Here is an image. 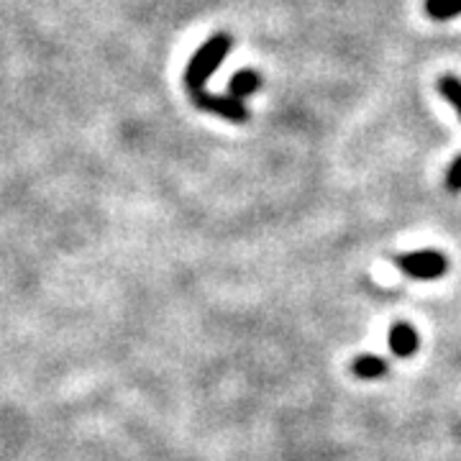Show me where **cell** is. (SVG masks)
<instances>
[{
  "label": "cell",
  "instance_id": "7a4b0ae2",
  "mask_svg": "<svg viewBox=\"0 0 461 461\" xmlns=\"http://www.w3.org/2000/svg\"><path fill=\"white\" fill-rule=\"evenodd\" d=\"M397 267L415 280H438L446 275L448 262L441 251L426 249V251H411V254L397 257Z\"/></svg>",
  "mask_w": 461,
  "mask_h": 461
},
{
  "label": "cell",
  "instance_id": "5b68a950",
  "mask_svg": "<svg viewBox=\"0 0 461 461\" xmlns=\"http://www.w3.org/2000/svg\"><path fill=\"white\" fill-rule=\"evenodd\" d=\"M259 83H262V80H259V75H257V72H251V69L236 72L229 83V95L236 100L247 98V95H251V93H257V90H259Z\"/></svg>",
  "mask_w": 461,
  "mask_h": 461
},
{
  "label": "cell",
  "instance_id": "3957f363",
  "mask_svg": "<svg viewBox=\"0 0 461 461\" xmlns=\"http://www.w3.org/2000/svg\"><path fill=\"white\" fill-rule=\"evenodd\" d=\"M438 93L444 95L454 108H456V113L461 115V80L459 77H454V75H444L441 80H438ZM446 187L451 190V193H459L461 190V157L454 159V165L448 167V175H446Z\"/></svg>",
  "mask_w": 461,
  "mask_h": 461
},
{
  "label": "cell",
  "instance_id": "52a82bcc",
  "mask_svg": "<svg viewBox=\"0 0 461 461\" xmlns=\"http://www.w3.org/2000/svg\"><path fill=\"white\" fill-rule=\"evenodd\" d=\"M426 14L436 21L461 16V0H426Z\"/></svg>",
  "mask_w": 461,
  "mask_h": 461
},
{
  "label": "cell",
  "instance_id": "8992f818",
  "mask_svg": "<svg viewBox=\"0 0 461 461\" xmlns=\"http://www.w3.org/2000/svg\"><path fill=\"white\" fill-rule=\"evenodd\" d=\"M351 372L359 379H377L387 375V364H384V359H379V357L364 354V357H359V359L354 362Z\"/></svg>",
  "mask_w": 461,
  "mask_h": 461
},
{
  "label": "cell",
  "instance_id": "277c9868",
  "mask_svg": "<svg viewBox=\"0 0 461 461\" xmlns=\"http://www.w3.org/2000/svg\"><path fill=\"white\" fill-rule=\"evenodd\" d=\"M418 344H420L418 341V333H415L411 323H395L390 329V348H393V354L400 357V359L412 357L418 351Z\"/></svg>",
  "mask_w": 461,
  "mask_h": 461
},
{
  "label": "cell",
  "instance_id": "6da1fadb",
  "mask_svg": "<svg viewBox=\"0 0 461 461\" xmlns=\"http://www.w3.org/2000/svg\"><path fill=\"white\" fill-rule=\"evenodd\" d=\"M230 47H233V39H230L229 33H215L213 39H208L195 51V57L190 59V65L185 69V87H187L190 98H195L200 93H208L205 83L213 77V72L226 59Z\"/></svg>",
  "mask_w": 461,
  "mask_h": 461
}]
</instances>
